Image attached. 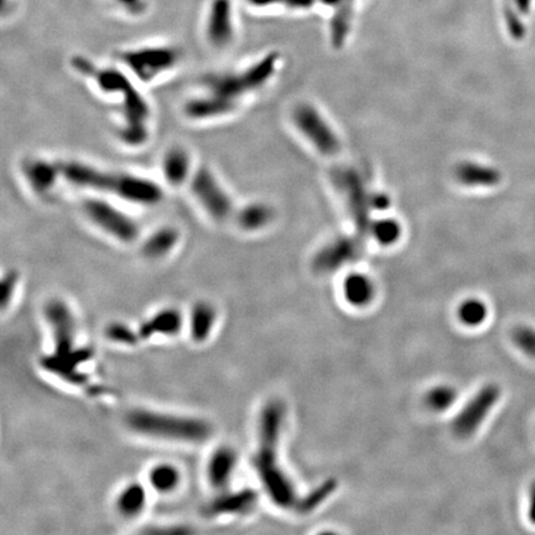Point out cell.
I'll list each match as a JSON object with an SVG mask.
<instances>
[{"mask_svg": "<svg viewBox=\"0 0 535 535\" xmlns=\"http://www.w3.org/2000/svg\"><path fill=\"white\" fill-rule=\"evenodd\" d=\"M279 54L270 52L241 69L209 72L200 79V89L183 105L185 118L195 123H212L237 113L246 99L272 79Z\"/></svg>", "mask_w": 535, "mask_h": 535, "instance_id": "1", "label": "cell"}, {"mask_svg": "<svg viewBox=\"0 0 535 535\" xmlns=\"http://www.w3.org/2000/svg\"><path fill=\"white\" fill-rule=\"evenodd\" d=\"M71 67L93 84L99 93L114 98L119 105L115 135L130 149L143 148L151 138L153 110L138 82L122 66H102L82 54L71 59Z\"/></svg>", "mask_w": 535, "mask_h": 535, "instance_id": "2", "label": "cell"}, {"mask_svg": "<svg viewBox=\"0 0 535 535\" xmlns=\"http://www.w3.org/2000/svg\"><path fill=\"white\" fill-rule=\"evenodd\" d=\"M284 420V406L270 401L264 406L259 420V446L254 467L272 502L282 508H297L299 500L292 482L277 462V446Z\"/></svg>", "mask_w": 535, "mask_h": 535, "instance_id": "3", "label": "cell"}, {"mask_svg": "<svg viewBox=\"0 0 535 535\" xmlns=\"http://www.w3.org/2000/svg\"><path fill=\"white\" fill-rule=\"evenodd\" d=\"M46 317L52 327L56 350L54 355L45 357L42 366L69 383L82 384L86 376L77 369V366L88 359L91 352L74 350V323L69 307L62 301L54 300L46 306Z\"/></svg>", "mask_w": 535, "mask_h": 535, "instance_id": "4", "label": "cell"}, {"mask_svg": "<svg viewBox=\"0 0 535 535\" xmlns=\"http://www.w3.org/2000/svg\"><path fill=\"white\" fill-rule=\"evenodd\" d=\"M183 50L173 44H143L119 50L117 61L139 84L158 82L178 69Z\"/></svg>", "mask_w": 535, "mask_h": 535, "instance_id": "5", "label": "cell"}, {"mask_svg": "<svg viewBox=\"0 0 535 535\" xmlns=\"http://www.w3.org/2000/svg\"><path fill=\"white\" fill-rule=\"evenodd\" d=\"M81 212L92 227L114 242L133 244L140 239L138 219L110 197L89 195L81 203Z\"/></svg>", "mask_w": 535, "mask_h": 535, "instance_id": "6", "label": "cell"}, {"mask_svg": "<svg viewBox=\"0 0 535 535\" xmlns=\"http://www.w3.org/2000/svg\"><path fill=\"white\" fill-rule=\"evenodd\" d=\"M127 424L138 434L163 440L202 442L211 435V426L206 421L155 411H132L127 416Z\"/></svg>", "mask_w": 535, "mask_h": 535, "instance_id": "7", "label": "cell"}, {"mask_svg": "<svg viewBox=\"0 0 535 535\" xmlns=\"http://www.w3.org/2000/svg\"><path fill=\"white\" fill-rule=\"evenodd\" d=\"M188 191L201 212L216 224L232 221L237 205L218 173L208 165H200L188 183Z\"/></svg>", "mask_w": 535, "mask_h": 535, "instance_id": "8", "label": "cell"}, {"mask_svg": "<svg viewBox=\"0 0 535 535\" xmlns=\"http://www.w3.org/2000/svg\"><path fill=\"white\" fill-rule=\"evenodd\" d=\"M333 178L346 198L347 207L357 226L361 231H369L373 223L371 222L372 209H386L388 198L369 192L361 176L351 170L336 173Z\"/></svg>", "mask_w": 535, "mask_h": 535, "instance_id": "9", "label": "cell"}, {"mask_svg": "<svg viewBox=\"0 0 535 535\" xmlns=\"http://www.w3.org/2000/svg\"><path fill=\"white\" fill-rule=\"evenodd\" d=\"M20 173L35 197L50 202L64 183L61 160L42 155H30L20 163Z\"/></svg>", "mask_w": 535, "mask_h": 535, "instance_id": "10", "label": "cell"}, {"mask_svg": "<svg viewBox=\"0 0 535 535\" xmlns=\"http://www.w3.org/2000/svg\"><path fill=\"white\" fill-rule=\"evenodd\" d=\"M238 24L233 0H208L202 19V34L213 50H227L237 39Z\"/></svg>", "mask_w": 535, "mask_h": 535, "instance_id": "11", "label": "cell"}, {"mask_svg": "<svg viewBox=\"0 0 535 535\" xmlns=\"http://www.w3.org/2000/svg\"><path fill=\"white\" fill-rule=\"evenodd\" d=\"M500 386L487 384L482 386L452 422V430L459 437H470L485 420L493 406L500 401Z\"/></svg>", "mask_w": 535, "mask_h": 535, "instance_id": "12", "label": "cell"}, {"mask_svg": "<svg viewBox=\"0 0 535 535\" xmlns=\"http://www.w3.org/2000/svg\"><path fill=\"white\" fill-rule=\"evenodd\" d=\"M294 122L297 128L316 146L322 154L332 155L337 153L340 144L330 125L321 115L310 105H300L294 113Z\"/></svg>", "mask_w": 535, "mask_h": 535, "instance_id": "13", "label": "cell"}, {"mask_svg": "<svg viewBox=\"0 0 535 535\" xmlns=\"http://www.w3.org/2000/svg\"><path fill=\"white\" fill-rule=\"evenodd\" d=\"M196 168L192 153L183 145H173L166 149L160 160L163 183L170 188H188Z\"/></svg>", "mask_w": 535, "mask_h": 535, "instance_id": "14", "label": "cell"}, {"mask_svg": "<svg viewBox=\"0 0 535 535\" xmlns=\"http://www.w3.org/2000/svg\"><path fill=\"white\" fill-rule=\"evenodd\" d=\"M362 244L356 238H341L323 248L317 254L313 267L317 272H331L346 264L356 260L361 255Z\"/></svg>", "mask_w": 535, "mask_h": 535, "instance_id": "15", "label": "cell"}, {"mask_svg": "<svg viewBox=\"0 0 535 535\" xmlns=\"http://www.w3.org/2000/svg\"><path fill=\"white\" fill-rule=\"evenodd\" d=\"M534 5L535 0H503L502 18L505 31L513 41H523L527 38Z\"/></svg>", "mask_w": 535, "mask_h": 535, "instance_id": "16", "label": "cell"}, {"mask_svg": "<svg viewBox=\"0 0 535 535\" xmlns=\"http://www.w3.org/2000/svg\"><path fill=\"white\" fill-rule=\"evenodd\" d=\"M181 239V234L178 227L165 224L156 227L144 238L142 243V252L150 259H160L166 257L178 247Z\"/></svg>", "mask_w": 535, "mask_h": 535, "instance_id": "17", "label": "cell"}, {"mask_svg": "<svg viewBox=\"0 0 535 535\" xmlns=\"http://www.w3.org/2000/svg\"><path fill=\"white\" fill-rule=\"evenodd\" d=\"M272 218V209L265 203L251 202L237 207L232 221L243 232H257L267 227Z\"/></svg>", "mask_w": 535, "mask_h": 535, "instance_id": "18", "label": "cell"}, {"mask_svg": "<svg viewBox=\"0 0 535 535\" xmlns=\"http://www.w3.org/2000/svg\"><path fill=\"white\" fill-rule=\"evenodd\" d=\"M236 462V452L229 447H221L213 452L208 461L207 476L214 488H224L229 483Z\"/></svg>", "mask_w": 535, "mask_h": 535, "instance_id": "19", "label": "cell"}, {"mask_svg": "<svg viewBox=\"0 0 535 535\" xmlns=\"http://www.w3.org/2000/svg\"><path fill=\"white\" fill-rule=\"evenodd\" d=\"M457 178L467 186L495 188L502 183V173L490 165L466 163L457 168Z\"/></svg>", "mask_w": 535, "mask_h": 535, "instance_id": "20", "label": "cell"}, {"mask_svg": "<svg viewBox=\"0 0 535 535\" xmlns=\"http://www.w3.org/2000/svg\"><path fill=\"white\" fill-rule=\"evenodd\" d=\"M183 325L181 313L175 309H166L158 312L150 320L144 322L139 330V338H150L154 335L173 336L176 335Z\"/></svg>", "mask_w": 535, "mask_h": 535, "instance_id": "21", "label": "cell"}, {"mask_svg": "<svg viewBox=\"0 0 535 535\" xmlns=\"http://www.w3.org/2000/svg\"><path fill=\"white\" fill-rule=\"evenodd\" d=\"M257 502L255 492L251 490H241L232 495H223L212 502L208 507L207 513L212 515L226 513H241L251 510Z\"/></svg>", "mask_w": 535, "mask_h": 535, "instance_id": "22", "label": "cell"}, {"mask_svg": "<svg viewBox=\"0 0 535 535\" xmlns=\"http://www.w3.org/2000/svg\"><path fill=\"white\" fill-rule=\"evenodd\" d=\"M343 294L351 305L364 306L374 297V287L366 275L351 274L343 282Z\"/></svg>", "mask_w": 535, "mask_h": 535, "instance_id": "23", "label": "cell"}, {"mask_svg": "<svg viewBox=\"0 0 535 535\" xmlns=\"http://www.w3.org/2000/svg\"><path fill=\"white\" fill-rule=\"evenodd\" d=\"M216 320V313L212 307L206 302H200L193 309L191 315V336L193 341H206L212 331L213 323Z\"/></svg>", "mask_w": 535, "mask_h": 535, "instance_id": "24", "label": "cell"}, {"mask_svg": "<svg viewBox=\"0 0 535 535\" xmlns=\"http://www.w3.org/2000/svg\"><path fill=\"white\" fill-rule=\"evenodd\" d=\"M146 502V493L142 485L133 483L129 485L122 490L117 500V507H118L120 514L124 517H135L138 515L145 507Z\"/></svg>", "mask_w": 535, "mask_h": 535, "instance_id": "25", "label": "cell"}, {"mask_svg": "<svg viewBox=\"0 0 535 535\" xmlns=\"http://www.w3.org/2000/svg\"><path fill=\"white\" fill-rule=\"evenodd\" d=\"M243 1L251 9L259 10V11L274 9L306 11L318 3L317 0H243Z\"/></svg>", "mask_w": 535, "mask_h": 535, "instance_id": "26", "label": "cell"}, {"mask_svg": "<svg viewBox=\"0 0 535 535\" xmlns=\"http://www.w3.org/2000/svg\"><path fill=\"white\" fill-rule=\"evenodd\" d=\"M150 483L155 490L161 493H168L175 490L180 482L178 471L171 465H158L150 472Z\"/></svg>", "mask_w": 535, "mask_h": 535, "instance_id": "27", "label": "cell"}, {"mask_svg": "<svg viewBox=\"0 0 535 535\" xmlns=\"http://www.w3.org/2000/svg\"><path fill=\"white\" fill-rule=\"evenodd\" d=\"M337 483L335 480H327L326 482H323L322 485H318L315 490H312L306 497H304L301 500H299L297 503V510L300 513H309L311 510L317 508L318 505H321L322 502L330 497L333 493V490H336Z\"/></svg>", "mask_w": 535, "mask_h": 535, "instance_id": "28", "label": "cell"}, {"mask_svg": "<svg viewBox=\"0 0 535 535\" xmlns=\"http://www.w3.org/2000/svg\"><path fill=\"white\" fill-rule=\"evenodd\" d=\"M487 305L478 299H468L461 304L459 317L467 326H480L487 318Z\"/></svg>", "mask_w": 535, "mask_h": 535, "instance_id": "29", "label": "cell"}, {"mask_svg": "<svg viewBox=\"0 0 535 535\" xmlns=\"http://www.w3.org/2000/svg\"><path fill=\"white\" fill-rule=\"evenodd\" d=\"M456 401V391L452 386H439L431 389L426 396V404L435 411L449 409Z\"/></svg>", "mask_w": 535, "mask_h": 535, "instance_id": "30", "label": "cell"}, {"mask_svg": "<svg viewBox=\"0 0 535 535\" xmlns=\"http://www.w3.org/2000/svg\"><path fill=\"white\" fill-rule=\"evenodd\" d=\"M114 10L130 19H140L148 14L150 0H105Z\"/></svg>", "mask_w": 535, "mask_h": 535, "instance_id": "31", "label": "cell"}, {"mask_svg": "<svg viewBox=\"0 0 535 535\" xmlns=\"http://www.w3.org/2000/svg\"><path fill=\"white\" fill-rule=\"evenodd\" d=\"M369 232L373 234L378 242L384 246L396 242L401 234V227L396 221L391 219H381L378 222L372 223Z\"/></svg>", "mask_w": 535, "mask_h": 535, "instance_id": "32", "label": "cell"}, {"mask_svg": "<svg viewBox=\"0 0 535 535\" xmlns=\"http://www.w3.org/2000/svg\"><path fill=\"white\" fill-rule=\"evenodd\" d=\"M515 346L527 356L535 358V328L530 326H518L512 333Z\"/></svg>", "mask_w": 535, "mask_h": 535, "instance_id": "33", "label": "cell"}, {"mask_svg": "<svg viewBox=\"0 0 535 535\" xmlns=\"http://www.w3.org/2000/svg\"><path fill=\"white\" fill-rule=\"evenodd\" d=\"M107 336L112 341L124 343V345H135L139 340V335H135L130 328L122 323H113L107 328Z\"/></svg>", "mask_w": 535, "mask_h": 535, "instance_id": "34", "label": "cell"}, {"mask_svg": "<svg viewBox=\"0 0 535 535\" xmlns=\"http://www.w3.org/2000/svg\"><path fill=\"white\" fill-rule=\"evenodd\" d=\"M16 282H18V274L13 272V270L3 275L0 297H1V306L4 307V309L9 304L10 299H11L13 294H14Z\"/></svg>", "mask_w": 535, "mask_h": 535, "instance_id": "35", "label": "cell"}, {"mask_svg": "<svg viewBox=\"0 0 535 535\" xmlns=\"http://www.w3.org/2000/svg\"><path fill=\"white\" fill-rule=\"evenodd\" d=\"M528 518L530 523L535 525V481L530 487L529 505H528Z\"/></svg>", "mask_w": 535, "mask_h": 535, "instance_id": "36", "label": "cell"}, {"mask_svg": "<svg viewBox=\"0 0 535 535\" xmlns=\"http://www.w3.org/2000/svg\"><path fill=\"white\" fill-rule=\"evenodd\" d=\"M18 3V0H3V15H5L6 11H11V9H14V5Z\"/></svg>", "mask_w": 535, "mask_h": 535, "instance_id": "37", "label": "cell"}, {"mask_svg": "<svg viewBox=\"0 0 535 535\" xmlns=\"http://www.w3.org/2000/svg\"><path fill=\"white\" fill-rule=\"evenodd\" d=\"M346 3H348V4L355 5V3H356V0H345Z\"/></svg>", "mask_w": 535, "mask_h": 535, "instance_id": "38", "label": "cell"}]
</instances>
